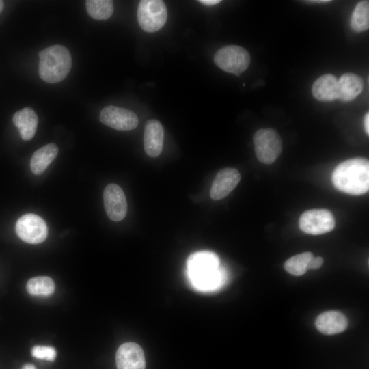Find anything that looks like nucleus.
Returning a JSON list of instances; mask_svg holds the SVG:
<instances>
[{"instance_id": "nucleus-20", "label": "nucleus", "mask_w": 369, "mask_h": 369, "mask_svg": "<svg viewBox=\"0 0 369 369\" xmlns=\"http://www.w3.org/2000/svg\"><path fill=\"white\" fill-rule=\"evenodd\" d=\"M85 8L90 17L96 20H107L113 12V2L110 0H87Z\"/></svg>"}, {"instance_id": "nucleus-5", "label": "nucleus", "mask_w": 369, "mask_h": 369, "mask_svg": "<svg viewBox=\"0 0 369 369\" xmlns=\"http://www.w3.org/2000/svg\"><path fill=\"white\" fill-rule=\"evenodd\" d=\"M167 18L165 3L160 0H142L137 9V20L141 28L149 33L161 29Z\"/></svg>"}, {"instance_id": "nucleus-10", "label": "nucleus", "mask_w": 369, "mask_h": 369, "mask_svg": "<svg viewBox=\"0 0 369 369\" xmlns=\"http://www.w3.org/2000/svg\"><path fill=\"white\" fill-rule=\"evenodd\" d=\"M104 206L109 218L120 221L126 215L127 202L123 190L115 184L106 186L103 192Z\"/></svg>"}, {"instance_id": "nucleus-25", "label": "nucleus", "mask_w": 369, "mask_h": 369, "mask_svg": "<svg viewBox=\"0 0 369 369\" xmlns=\"http://www.w3.org/2000/svg\"><path fill=\"white\" fill-rule=\"evenodd\" d=\"M199 2L205 5L211 6V5L218 4L219 3L221 2V1L220 0H200L199 1Z\"/></svg>"}, {"instance_id": "nucleus-4", "label": "nucleus", "mask_w": 369, "mask_h": 369, "mask_svg": "<svg viewBox=\"0 0 369 369\" xmlns=\"http://www.w3.org/2000/svg\"><path fill=\"white\" fill-rule=\"evenodd\" d=\"M253 141L256 157L262 163H273L282 152V141L275 129H259L254 135Z\"/></svg>"}, {"instance_id": "nucleus-13", "label": "nucleus", "mask_w": 369, "mask_h": 369, "mask_svg": "<svg viewBox=\"0 0 369 369\" xmlns=\"http://www.w3.org/2000/svg\"><path fill=\"white\" fill-rule=\"evenodd\" d=\"M163 127L155 119L148 120L145 126L144 144L146 153L151 157L158 156L163 149Z\"/></svg>"}, {"instance_id": "nucleus-24", "label": "nucleus", "mask_w": 369, "mask_h": 369, "mask_svg": "<svg viewBox=\"0 0 369 369\" xmlns=\"http://www.w3.org/2000/svg\"><path fill=\"white\" fill-rule=\"evenodd\" d=\"M323 263V259L320 256L314 257L308 263V269H317L320 268Z\"/></svg>"}, {"instance_id": "nucleus-12", "label": "nucleus", "mask_w": 369, "mask_h": 369, "mask_svg": "<svg viewBox=\"0 0 369 369\" xmlns=\"http://www.w3.org/2000/svg\"><path fill=\"white\" fill-rule=\"evenodd\" d=\"M240 180L241 175L237 169L230 167L221 169L213 182L210 197L214 200L224 198L236 187Z\"/></svg>"}, {"instance_id": "nucleus-7", "label": "nucleus", "mask_w": 369, "mask_h": 369, "mask_svg": "<svg viewBox=\"0 0 369 369\" xmlns=\"http://www.w3.org/2000/svg\"><path fill=\"white\" fill-rule=\"evenodd\" d=\"M15 230L22 241L30 244L43 242L48 234V228L44 220L33 213L21 216L16 223Z\"/></svg>"}, {"instance_id": "nucleus-17", "label": "nucleus", "mask_w": 369, "mask_h": 369, "mask_svg": "<svg viewBox=\"0 0 369 369\" xmlns=\"http://www.w3.org/2000/svg\"><path fill=\"white\" fill-rule=\"evenodd\" d=\"M338 99L342 102H350L361 93L364 81L356 74L345 73L338 79Z\"/></svg>"}, {"instance_id": "nucleus-19", "label": "nucleus", "mask_w": 369, "mask_h": 369, "mask_svg": "<svg viewBox=\"0 0 369 369\" xmlns=\"http://www.w3.org/2000/svg\"><path fill=\"white\" fill-rule=\"evenodd\" d=\"M26 289L27 292L31 295L47 297L54 292L55 283L49 277H35L28 280Z\"/></svg>"}, {"instance_id": "nucleus-18", "label": "nucleus", "mask_w": 369, "mask_h": 369, "mask_svg": "<svg viewBox=\"0 0 369 369\" xmlns=\"http://www.w3.org/2000/svg\"><path fill=\"white\" fill-rule=\"evenodd\" d=\"M58 148L55 144H49L37 150L30 161L31 172L36 175L42 174L56 158Z\"/></svg>"}, {"instance_id": "nucleus-6", "label": "nucleus", "mask_w": 369, "mask_h": 369, "mask_svg": "<svg viewBox=\"0 0 369 369\" xmlns=\"http://www.w3.org/2000/svg\"><path fill=\"white\" fill-rule=\"evenodd\" d=\"M251 57L244 48L230 45L219 49L214 56V62L221 70L239 76L249 66Z\"/></svg>"}, {"instance_id": "nucleus-22", "label": "nucleus", "mask_w": 369, "mask_h": 369, "mask_svg": "<svg viewBox=\"0 0 369 369\" xmlns=\"http://www.w3.org/2000/svg\"><path fill=\"white\" fill-rule=\"evenodd\" d=\"M313 256L309 251L295 255L286 261L284 269L292 275H302L308 270V263Z\"/></svg>"}, {"instance_id": "nucleus-16", "label": "nucleus", "mask_w": 369, "mask_h": 369, "mask_svg": "<svg viewBox=\"0 0 369 369\" xmlns=\"http://www.w3.org/2000/svg\"><path fill=\"white\" fill-rule=\"evenodd\" d=\"M12 120L14 124L18 128L22 139L28 141L33 137L38 118L31 108L25 107L18 111L14 113Z\"/></svg>"}, {"instance_id": "nucleus-23", "label": "nucleus", "mask_w": 369, "mask_h": 369, "mask_svg": "<svg viewBox=\"0 0 369 369\" xmlns=\"http://www.w3.org/2000/svg\"><path fill=\"white\" fill-rule=\"evenodd\" d=\"M31 355L38 359L53 361L56 357L55 349L50 346L36 345L31 351Z\"/></svg>"}, {"instance_id": "nucleus-8", "label": "nucleus", "mask_w": 369, "mask_h": 369, "mask_svg": "<svg viewBox=\"0 0 369 369\" xmlns=\"http://www.w3.org/2000/svg\"><path fill=\"white\" fill-rule=\"evenodd\" d=\"M299 228L305 233L319 235L332 231L335 227L333 214L326 209H312L300 217Z\"/></svg>"}, {"instance_id": "nucleus-15", "label": "nucleus", "mask_w": 369, "mask_h": 369, "mask_svg": "<svg viewBox=\"0 0 369 369\" xmlns=\"http://www.w3.org/2000/svg\"><path fill=\"white\" fill-rule=\"evenodd\" d=\"M312 92L314 97L320 101L338 99V79L331 74L322 75L314 81Z\"/></svg>"}, {"instance_id": "nucleus-9", "label": "nucleus", "mask_w": 369, "mask_h": 369, "mask_svg": "<svg viewBox=\"0 0 369 369\" xmlns=\"http://www.w3.org/2000/svg\"><path fill=\"white\" fill-rule=\"evenodd\" d=\"M100 122L113 129L129 131L137 126L139 119L132 111L116 106L104 107L100 113Z\"/></svg>"}, {"instance_id": "nucleus-14", "label": "nucleus", "mask_w": 369, "mask_h": 369, "mask_svg": "<svg viewBox=\"0 0 369 369\" xmlns=\"http://www.w3.org/2000/svg\"><path fill=\"white\" fill-rule=\"evenodd\" d=\"M315 325L320 333L333 335L347 328L348 320L342 312L331 310L320 314L316 319Z\"/></svg>"}, {"instance_id": "nucleus-28", "label": "nucleus", "mask_w": 369, "mask_h": 369, "mask_svg": "<svg viewBox=\"0 0 369 369\" xmlns=\"http://www.w3.org/2000/svg\"><path fill=\"white\" fill-rule=\"evenodd\" d=\"M329 0H320V1H307V2H311V3H327L329 2Z\"/></svg>"}, {"instance_id": "nucleus-11", "label": "nucleus", "mask_w": 369, "mask_h": 369, "mask_svg": "<svg viewBox=\"0 0 369 369\" xmlns=\"http://www.w3.org/2000/svg\"><path fill=\"white\" fill-rule=\"evenodd\" d=\"M118 369H145L146 359L141 347L135 342L120 346L115 355Z\"/></svg>"}, {"instance_id": "nucleus-21", "label": "nucleus", "mask_w": 369, "mask_h": 369, "mask_svg": "<svg viewBox=\"0 0 369 369\" xmlns=\"http://www.w3.org/2000/svg\"><path fill=\"white\" fill-rule=\"evenodd\" d=\"M351 27L357 33L364 31L369 27V1L359 2L353 12Z\"/></svg>"}, {"instance_id": "nucleus-1", "label": "nucleus", "mask_w": 369, "mask_h": 369, "mask_svg": "<svg viewBox=\"0 0 369 369\" xmlns=\"http://www.w3.org/2000/svg\"><path fill=\"white\" fill-rule=\"evenodd\" d=\"M186 274L191 286L203 292L220 289L228 279L226 270L219 266L218 256L208 251H197L189 256Z\"/></svg>"}, {"instance_id": "nucleus-29", "label": "nucleus", "mask_w": 369, "mask_h": 369, "mask_svg": "<svg viewBox=\"0 0 369 369\" xmlns=\"http://www.w3.org/2000/svg\"><path fill=\"white\" fill-rule=\"evenodd\" d=\"M3 9V1L0 0V13L2 12Z\"/></svg>"}, {"instance_id": "nucleus-2", "label": "nucleus", "mask_w": 369, "mask_h": 369, "mask_svg": "<svg viewBox=\"0 0 369 369\" xmlns=\"http://www.w3.org/2000/svg\"><path fill=\"white\" fill-rule=\"evenodd\" d=\"M333 186L340 191L354 195L369 189V162L365 158H353L340 163L332 173Z\"/></svg>"}, {"instance_id": "nucleus-26", "label": "nucleus", "mask_w": 369, "mask_h": 369, "mask_svg": "<svg viewBox=\"0 0 369 369\" xmlns=\"http://www.w3.org/2000/svg\"><path fill=\"white\" fill-rule=\"evenodd\" d=\"M364 128L367 135L369 134V113H367L364 118Z\"/></svg>"}, {"instance_id": "nucleus-3", "label": "nucleus", "mask_w": 369, "mask_h": 369, "mask_svg": "<svg viewBox=\"0 0 369 369\" xmlns=\"http://www.w3.org/2000/svg\"><path fill=\"white\" fill-rule=\"evenodd\" d=\"M39 75L45 82L56 83L64 80L72 66V57L64 46L53 45L39 52Z\"/></svg>"}, {"instance_id": "nucleus-27", "label": "nucleus", "mask_w": 369, "mask_h": 369, "mask_svg": "<svg viewBox=\"0 0 369 369\" xmlns=\"http://www.w3.org/2000/svg\"><path fill=\"white\" fill-rule=\"evenodd\" d=\"M21 369H36L35 366L32 364H25Z\"/></svg>"}]
</instances>
